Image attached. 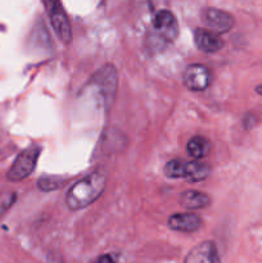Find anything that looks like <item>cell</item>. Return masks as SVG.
<instances>
[{"mask_svg":"<svg viewBox=\"0 0 262 263\" xmlns=\"http://www.w3.org/2000/svg\"><path fill=\"white\" fill-rule=\"evenodd\" d=\"M41 153V146L32 144V145L27 146L23 149L17 157H15L14 162L10 166V168L7 172V179L12 182L22 181V180L27 179L35 170L36 164H38V159Z\"/></svg>","mask_w":262,"mask_h":263,"instance_id":"5b68a950","label":"cell"},{"mask_svg":"<svg viewBox=\"0 0 262 263\" xmlns=\"http://www.w3.org/2000/svg\"><path fill=\"white\" fill-rule=\"evenodd\" d=\"M180 204L190 211L202 210L211 204L210 195L199 190H185L180 195Z\"/></svg>","mask_w":262,"mask_h":263,"instance_id":"7c38bea8","label":"cell"},{"mask_svg":"<svg viewBox=\"0 0 262 263\" xmlns=\"http://www.w3.org/2000/svg\"><path fill=\"white\" fill-rule=\"evenodd\" d=\"M89 84L99 91L105 108L112 107L118 87V72L113 64H105L98 69L90 79Z\"/></svg>","mask_w":262,"mask_h":263,"instance_id":"277c9868","label":"cell"},{"mask_svg":"<svg viewBox=\"0 0 262 263\" xmlns=\"http://www.w3.org/2000/svg\"><path fill=\"white\" fill-rule=\"evenodd\" d=\"M92 263H117V257L109 253L102 254V256L98 257Z\"/></svg>","mask_w":262,"mask_h":263,"instance_id":"2e32d148","label":"cell"},{"mask_svg":"<svg viewBox=\"0 0 262 263\" xmlns=\"http://www.w3.org/2000/svg\"><path fill=\"white\" fill-rule=\"evenodd\" d=\"M48 13L49 18H50L51 27L55 31L57 36L61 39L62 43L68 45L72 41V30L68 18H67V14L63 8H62L61 3L48 8Z\"/></svg>","mask_w":262,"mask_h":263,"instance_id":"ba28073f","label":"cell"},{"mask_svg":"<svg viewBox=\"0 0 262 263\" xmlns=\"http://www.w3.org/2000/svg\"><path fill=\"white\" fill-rule=\"evenodd\" d=\"M182 82L190 91H203L212 82V74L203 64H190L182 73Z\"/></svg>","mask_w":262,"mask_h":263,"instance_id":"8992f818","label":"cell"},{"mask_svg":"<svg viewBox=\"0 0 262 263\" xmlns=\"http://www.w3.org/2000/svg\"><path fill=\"white\" fill-rule=\"evenodd\" d=\"M211 174V167L199 159L193 162L175 158L167 162L164 166V175L170 179H185L190 182L205 180Z\"/></svg>","mask_w":262,"mask_h":263,"instance_id":"3957f363","label":"cell"},{"mask_svg":"<svg viewBox=\"0 0 262 263\" xmlns=\"http://www.w3.org/2000/svg\"><path fill=\"white\" fill-rule=\"evenodd\" d=\"M169 228L179 233H195L203 225L202 218L195 213H175L170 216Z\"/></svg>","mask_w":262,"mask_h":263,"instance_id":"30bf717a","label":"cell"},{"mask_svg":"<svg viewBox=\"0 0 262 263\" xmlns=\"http://www.w3.org/2000/svg\"><path fill=\"white\" fill-rule=\"evenodd\" d=\"M15 199H17V195H15V193L13 192L2 193V194H0V217L12 208V205L14 204Z\"/></svg>","mask_w":262,"mask_h":263,"instance_id":"9a60e30c","label":"cell"},{"mask_svg":"<svg viewBox=\"0 0 262 263\" xmlns=\"http://www.w3.org/2000/svg\"><path fill=\"white\" fill-rule=\"evenodd\" d=\"M188 153L194 159H202L207 157L211 152V143L204 136H193L188 141Z\"/></svg>","mask_w":262,"mask_h":263,"instance_id":"4fadbf2b","label":"cell"},{"mask_svg":"<svg viewBox=\"0 0 262 263\" xmlns=\"http://www.w3.org/2000/svg\"><path fill=\"white\" fill-rule=\"evenodd\" d=\"M44 2H45V4H46V9L50 7H53V5L58 4V3H61L59 0H44Z\"/></svg>","mask_w":262,"mask_h":263,"instance_id":"e0dca14e","label":"cell"},{"mask_svg":"<svg viewBox=\"0 0 262 263\" xmlns=\"http://www.w3.org/2000/svg\"><path fill=\"white\" fill-rule=\"evenodd\" d=\"M107 176L103 171H94L73 184L66 195V204L71 211H79L92 204L103 194Z\"/></svg>","mask_w":262,"mask_h":263,"instance_id":"6da1fadb","label":"cell"},{"mask_svg":"<svg viewBox=\"0 0 262 263\" xmlns=\"http://www.w3.org/2000/svg\"><path fill=\"white\" fill-rule=\"evenodd\" d=\"M184 263H221L217 247L211 240L202 241L190 249Z\"/></svg>","mask_w":262,"mask_h":263,"instance_id":"9c48e42d","label":"cell"},{"mask_svg":"<svg viewBox=\"0 0 262 263\" xmlns=\"http://www.w3.org/2000/svg\"><path fill=\"white\" fill-rule=\"evenodd\" d=\"M202 20L211 31L216 33L229 32L235 25V20L229 12L218 8H205L202 10Z\"/></svg>","mask_w":262,"mask_h":263,"instance_id":"52a82bcc","label":"cell"},{"mask_svg":"<svg viewBox=\"0 0 262 263\" xmlns=\"http://www.w3.org/2000/svg\"><path fill=\"white\" fill-rule=\"evenodd\" d=\"M256 92L262 97V85H258V86H256Z\"/></svg>","mask_w":262,"mask_h":263,"instance_id":"ac0fdd59","label":"cell"},{"mask_svg":"<svg viewBox=\"0 0 262 263\" xmlns=\"http://www.w3.org/2000/svg\"><path fill=\"white\" fill-rule=\"evenodd\" d=\"M194 43L197 48L204 53H216L223 46V41L218 33L207 28H195Z\"/></svg>","mask_w":262,"mask_h":263,"instance_id":"8fae6325","label":"cell"},{"mask_svg":"<svg viewBox=\"0 0 262 263\" xmlns=\"http://www.w3.org/2000/svg\"><path fill=\"white\" fill-rule=\"evenodd\" d=\"M66 184V180L61 179L59 176H44L39 180L38 186L44 192H51V190L59 189Z\"/></svg>","mask_w":262,"mask_h":263,"instance_id":"5bb4252c","label":"cell"},{"mask_svg":"<svg viewBox=\"0 0 262 263\" xmlns=\"http://www.w3.org/2000/svg\"><path fill=\"white\" fill-rule=\"evenodd\" d=\"M179 35L177 20L170 10H159L152 21V27L146 36V46L152 53L164 50Z\"/></svg>","mask_w":262,"mask_h":263,"instance_id":"7a4b0ae2","label":"cell"}]
</instances>
